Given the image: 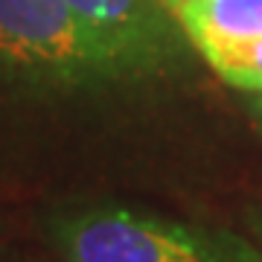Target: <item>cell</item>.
Segmentation results:
<instances>
[{
	"label": "cell",
	"mask_w": 262,
	"mask_h": 262,
	"mask_svg": "<svg viewBox=\"0 0 262 262\" xmlns=\"http://www.w3.org/2000/svg\"><path fill=\"white\" fill-rule=\"evenodd\" d=\"M253 111H256V117H259V122H262V96L253 99Z\"/></svg>",
	"instance_id": "obj_6"
},
{
	"label": "cell",
	"mask_w": 262,
	"mask_h": 262,
	"mask_svg": "<svg viewBox=\"0 0 262 262\" xmlns=\"http://www.w3.org/2000/svg\"><path fill=\"white\" fill-rule=\"evenodd\" d=\"M204 61L227 84L248 91L253 96H262V38L210 50L204 53Z\"/></svg>",
	"instance_id": "obj_5"
},
{
	"label": "cell",
	"mask_w": 262,
	"mask_h": 262,
	"mask_svg": "<svg viewBox=\"0 0 262 262\" xmlns=\"http://www.w3.org/2000/svg\"><path fill=\"white\" fill-rule=\"evenodd\" d=\"M178 24L195 53L262 38V0H184Z\"/></svg>",
	"instance_id": "obj_4"
},
{
	"label": "cell",
	"mask_w": 262,
	"mask_h": 262,
	"mask_svg": "<svg viewBox=\"0 0 262 262\" xmlns=\"http://www.w3.org/2000/svg\"><path fill=\"white\" fill-rule=\"evenodd\" d=\"M102 82H143L169 73L189 38L169 0H64Z\"/></svg>",
	"instance_id": "obj_2"
},
{
	"label": "cell",
	"mask_w": 262,
	"mask_h": 262,
	"mask_svg": "<svg viewBox=\"0 0 262 262\" xmlns=\"http://www.w3.org/2000/svg\"><path fill=\"white\" fill-rule=\"evenodd\" d=\"M259 233H262V215H259Z\"/></svg>",
	"instance_id": "obj_8"
},
{
	"label": "cell",
	"mask_w": 262,
	"mask_h": 262,
	"mask_svg": "<svg viewBox=\"0 0 262 262\" xmlns=\"http://www.w3.org/2000/svg\"><path fill=\"white\" fill-rule=\"evenodd\" d=\"M0 82L32 91L102 84L64 0H0Z\"/></svg>",
	"instance_id": "obj_3"
},
{
	"label": "cell",
	"mask_w": 262,
	"mask_h": 262,
	"mask_svg": "<svg viewBox=\"0 0 262 262\" xmlns=\"http://www.w3.org/2000/svg\"><path fill=\"white\" fill-rule=\"evenodd\" d=\"M64 262H262V245L120 204H91L53 222Z\"/></svg>",
	"instance_id": "obj_1"
},
{
	"label": "cell",
	"mask_w": 262,
	"mask_h": 262,
	"mask_svg": "<svg viewBox=\"0 0 262 262\" xmlns=\"http://www.w3.org/2000/svg\"><path fill=\"white\" fill-rule=\"evenodd\" d=\"M178 3H184V0H169V6H172V9H175V6H178Z\"/></svg>",
	"instance_id": "obj_7"
}]
</instances>
